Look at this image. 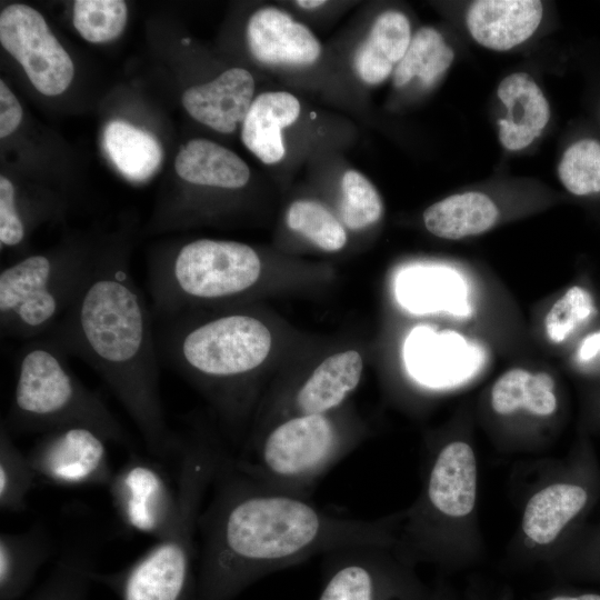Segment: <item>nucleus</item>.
<instances>
[{
	"instance_id": "obj_8",
	"label": "nucleus",
	"mask_w": 600,
	"mask_h": 600,
	"mask_svg": "<svg viewBox=\"0 0 600 600\" xmlns=\"http://www.w3.org/2000/svg\"><path fill=\"white\" fill-rule=\"evenodd\" d=\"M328 413L293 416L280 422L259 441L252 456L233 458L236 463L272 488L307 496L351 447Z\"/></svg>"
},
{
	"instance_id": "obj_15",
	"label": "nucleus",
	"mask_w": 600,
	"mask_h": 600,
	"mask_svg": "<svg viewBox=\"0 0 600 600\" xmlns=\"http://www.w3.org/2000/svg\"><path fill=\"white\" fill-rule=\"evenodd\" d=\"M536 0H478L470 4L466 22L472 38L497 51L510 50L528 40L542 19Z\"/></svg>"
},
{
	"instance_id": "obj_24",
	"label": "nucleus",
	"mask_w": 600,
	"mask_h": 600,
	"mask_svg": "<svg viewBox=\"0 0 600 600\" xmlns=\"http://www.w3.org/2000/svg\"><path fill=\"white\" fill-rule=\"evenodd\" d=\"M464 343L456 333L416 329L407 342V363L412 373L427 383L449 381L468 363Z\"/></svg>"
},
{
	"instance_id": "obj_32",
	"label": "nucleus",
	"mask_w": 600,
	"mask_h": 600,
	"mask_svg": "<svg viewBox=\"0 0 600 600\" xmlns=\"http://www.w3.org/2000/svg\"><path fill=\"white\" fill-rule=\"evenodd\" d=\"M288 227L326 251H338L347 242L342 223L322 204L311 200L294 201L287 211Z\"/></svg>"
},
{
	"instance_id": "obj_14",
	"label": "nucleus",
	"mask_w": 600,
	"mask_h": 600,
	"mask_svg": "<svg viewBox=\"0 0 600 600\" xmlns=\"http://www.w3.org/2000/svg\"><path fill=\"white\" fill-rule=\"evenodd\" d=\"M254 81L242 68H231L212 81L190 87L182 104L197 121L222 133L233 132L252 103Z\"/></svg>"
},
{
	"instance_id": "obj_6",
	"label": "nucleus",
	"mask_w": 600,
	"mask_h": 600,
	"mask_svg": "<svg viewBox=\"0 0 600 600\" xmlns=\"http://www.w3.org/2000/svg\"><path fill=\"white\" fill-rule=\"evenodd\" d=\"M261 274V260L248 244L199 239L157 257L147 271L153 318L193 308L196 303L238 297Z\"/></svg>"
},
{
	"instance_id": "obj_27",
	"label": "nucleus",
	"mask_w": 600,
	"mask_h": 600,
	"mask_svg": "<svg viewBox=\"0 0 600 600\" xmlns=\"http://www.w3.org/2000/svg\"><path fill=\"white\" fill-rule=\"evenodd\" d=\"M554 382L547 372L531 373L513 368L500 376L491 389V406L499 414L519 409L537 416H549L557 408Z\"/></svg>"
},
{
	"instance_id": "obj_3",
	"label": "nucleus",
	"mask_w": 600,
	"mask_h": 600,
	"mask_svg": "<svg viewBox=\"0 0 600 600\" xmlns=\"http://www.w3.org/2000/svg\"><path fill=\"white\" fill-rule=\"evenodd\" d=\"M178 504L167 531L128 567L94 572L120 600H193L198 522L224 452L200 438H179Z\"/></svg>"
},
{
	"instance_id": "obj_5",
	"label": "nucleus",
	"mask_w": 600,
	"mask_h": 600,
	"mask_svg": "<svg viewBox=\"0 0 600 600\" xmlns=\"http://www.w3.org/2000/svg\"><path fill=\"white\" fill-rule=\"evenodd\" d=\"M154 319L160 362L201 382L227 383L224 404L229 409L231 382L246 377L267 359L271 333L247 313H227L191 320L184 312Z\"/></svg>"
},
{
	"instance_id": "obj_18",
	"label": "nucleus",
	"mask_w": 600,
	"mask_h": 600,
	"mask_svg": "<svg viewBox=\"0 0 600 600\" xmlns=\"http://www.w3.org/2000/svg\"><path fill=\"white\" fill-rule=\"evenodd\" d=\"M300 114V102L286 91L259 94L242 121L243 144L262 162H279L286 152L282 129L291 126Z\"/></svg>"
},
{
	"instance_id": "obj_10",
	"label": "nucleus",
	"mask_w": 600,
	"mask_h": 600,
	"mask_svg": "<svg viewBox=\"0 0 600 600\" xmlns=\"http://www.w3.org/2000/svg\"><path fill=\"white\" fill-rule=\"evenodd\" d=\"M108 440L84 426L48 431L27 454L37 478L61 487L108 486Z\"/></svg>"
},
{
	"instance_id": "obj_19",
	"label": "nucleus",
	"mask_w": 600,
	"mask_h": 600,
	"mask_svg": "<svg viewBox=\"0 0 600 600\" xmlns=\"http://www.w3.org/2000/svg\"><path fill=\"white\" fill-rule=\"evenodd\" d=\"M362 373L359 352L336 353L320 363L294 397L298 414H323L339 407L357 388Z\"/></svg>"
},
{
	"instance_id": "obj_17",
	"label": "nucleus",
	"mask_w": 600,
	"mask_h": 600,
	"mask_svg": "<svg viewBox=\"0 0 600 600\" xmlns=\"http://www.w3.org/2000/svg\"><path fill=\"white\" fill-rule=\"evenodd\" d=\"M498 98L508 110L499 120V139L510 151L528 147L538 138L550 119V107L539 86L528 73L506 77L497 90Z\"/></svg>"
},
{
	"instance_id": "obj_25",
	"label": "nucleus",
	"mask_w": 600,
	"mask_h": 600,
	"mask_svg": "<svg viewBox=\"0 0 600 600\" xmlns=\"http://www.w3.org/2000/svg\"><path fill=\"white\" fill-rule=\"evenodd\" d=\"M587 492L570 483H554L528 501L522 519L523 532L538 544L552 542L584 507Z\"/></svg>"
},
{
	"instance_id": "obj_23",
	"label": "nucleus",
	"mask_w": 600,
	"mask_h": 600,
	"mask_svg": "<svg viewBox=\"0 0 600 600\" xmlns=\"http://www.w3.org/2000/svg\"><path fill=\"white\" fill-rule=\"evenodd\" d=\"M49 554L50 541L39 527L23 532H2L0 600H18L29 589Z\"/></svg>"
},
{
	"instance_id": "obj_30",
	"label": "nucleus",
	"mask_w": 600,
	"mask_h": 600,
	"mask_svg": "<svg viewBox=\"0 0 600 600\" xmlns=\"http://www.w3.org/2000/svg\"><path fill=\"white\" fill-rule=\"evenodd\" d=\"M94 572L90 553L66 551L29 600H87Z\"/></svg>"
},
{
	"instance_id": "obj_22",
	"label": "nucleus",
	"mask_w": 600,
	"mask_h": 600,
	"mask_svg": "<svg viewBox=\"0 0 600 600\" xmlns=\"http://www.w3.org/2000/svg\"><path fill=\"white\" fill-rule=\"evenodd\" d=\"M499 211L484 193L468 191L444 198L423 212L429 232L448 240L483 233L497 222Z\"/></svg>"
},
{
	"instance_id": "obj_2",
	"label": "nucleus",
	"mask_w": 600,
	"mask_h": 600,
	"mask_svg": "<svg viewBox=\"0 0 600 600\" xmlns=\"http://www.w3.org/2000/svg\"><path fill=\"white\" fill-rule=\"evenodd\" d=\"M106 382L159 458L176 454L160 394L154 319L122 251L96 254L77 298L44 336Z\"/></svg>"
},
{
	"instance_id": "obj_21",
	"label": "nucleus",
	"mask_w": 600,
	"mask_h": 600,
	"mask_svg": "<svg viewBox=\"0 0 600 600\" xmlns=\"http://www.w3.org/2000/svg\"><path fill=\"white\" fill-rule=\"evenodd\" d=\"M411 38L410 23L403 13H381L356 52L354 69L358 76L369 84L384 81L403 58Z\"/></svg>"
},
{
	"instance_id": "obj_9",
	"label": "nucleus",
	"mask_w": 600,
	"mask_h": 600,
	"mask_svg": "<svg viewBox=\"0 0 600 600\" xmlns=\"http://www.w3.org/2000/svg\"><path fill=\"white\" fill-rule=\"evenodd\" d=\"M0 42L40 93L58 96L71 83L73 62L36 9L21 3L6 7L0 14Z\"/></svg>"
},
{
	"instance_id": "obj_13",
	"label": "nucleus",
	"mask_w": 600,
	"mask_h": 600,
	"mask_svg": "<svg viewBox=\"0 0 600 600\" xmlns=\"http://www.w3.org/2000/svg\"><path fill=\"white\" fill-rule=\"evenodd\" d=\"M247 40L252 56L266 64H312L321 52L318 39L304 24L273 7L252 13Z\"/></svg>"
},
{
	"instance_id": "obj_11",
	"label": "nucleus",
	"mask_w": 600,
	"mask_h": 600,
	"mask_svg": "<svg viewBox=\"0 0 600 600\" xmlns=\"http://www.w3.org/2000/svg\"><path fill=\"white\" fill-rule=\"evenodd\" d=\"M113 507L131 530L161 537L170 527L178 504L177 486L153 461L132 453L108 484Z\"/></svg>"
},
{
	"instance_id": "obj_1",
	"label": "nucleus",
	"mask_w": 600,
	"mask_h": 600,
	"mask_svg": "<svg viewBox=\"0 0 600 600\" xmlns=\"http://www.w3.org/2000/svg\"><path fill=\"white\" fill-rule=\"evenodd\" d=\"M198 522L193 600H233L258 580L318 554L381 541L379 526L272 488L223 454Z\"/></svg>"
},
{
	"instance_id": "obj_39",
	"label": "nucleus",
	"mask_w": 600,
	"mask_h": 600,
	"mask_svg": "<svg viewBox=\"0 0 600 600\" xmlns=\"http://www.w3.org/2000/svg\"><path fill=\"white\" fill-rule=\"evenodd\" d=\"M600 351V331L588 336L579 348V358L589 360Z\"/></svg>"
},
{
	"instance_id": "obj_12",
	"label": "nucleus",
	"mask_w": 600,
	"mask_h": 600,
	"mask_svg": "<svg viewBox=\"0 0 600 600\" xmlns=\"http://www.w3.org/2000/svg\"><path fill=\"white\" fill-rule=\"evenodd\" d=\"M376 546H352L327 553L318 600H400L399 590L376 562Z\"/></svg>"
},
{
	"instance_id": "obj_40",
	"label": "nucleus",
	"mask_w": 600,
	"mask_h": 600,
	"mask_svg": "<svg viewBox=\"0 0 600 600\" xmlns=\"http://www.w3.org/2000/svg\"><path fill=\"white\" fill-rule=\"evenodd\" d=\"M549 600H600V594L584 593L580 596H556Z\"/></svg>"
},
{
	"instance_id": "obj_34",
	"label": "nucleus",
	"mask_w": 600,
	"mask_h": 600,
	"mask_svg": "<svg viewBox=\"0 0 600 600\" xmlns=\"http://www.w3.org/2000/svg\"><path fill=\"white\" fill-rule=\"evenodd\" d=\"M558 176L576 196L600 192V142L581 139L571 144L561 158Z\"/></svg>"
},
{
	"instance_id": "obj_33",
	"label": "nucleus",
	"mask_w": 600,
	"mask_h": 600,
	"mask_svg": "<svg viewBox=\"0 0 600 600\" xmlns=\"http://www.w3.org/2000/svg\"><path fill=\"white\" fill-rule=\"evenodd\" d=\"M127 18V4L122 0H77L73 4V26L84 40L92 43L118 38Z\"/></svg>"
},
{
	"instance_id": "obj_29",
	"label": "nucleus",
	"mask_w": 600,
	"mask_h": 600,
	"mask_svg": "<svg viewBox=\"0 0 600 600\" xmlns=\"http://www.w3.org/2000/svg\"><path fill=\"white\" fill-rule=\"evenodd\" d=\"M398 298L413 312L461 308V291L448 271L416 269L406 271L398 281ZM456 311V310H454Z\"/></svg>"
},
{
	"instance_id": "obj_4",
	"label": "nucleus",
	"mask_w": 600,
	"mask_h": 600,
	"mask_svg": "<svg viewBox=\"0 0 600 600\" xmlns=\"http://www.w3.org/2000/svg\"><path fill=\"white\" fill-rule=\"evenodd\" d=\"M67 358L47 337L28 340L17 357L11 403L1 423L12 436L84 426L108 442H126L121 423L100 394L74 376Z\"/></svg>"
},
{
	"instance_id": "obj_41",
	"label": "nucleus",
	"mask_w": 600,
	"mask_h": 600,
	"mask_svg": "<svg viewBox=\"0 0 600 600\" xmlns=\"http://www.w3.org/2000/svg\"><path fill=\"white\" fill-rule=\"evenodd\" d=\"M299 7L304 9H313L326 3L323 0H300L296 2Z\"/></svg>"
},
{
	"instance_id": "obj_37",
	"label": "nucleus",
	"mask_w": 600,
	"mask_h": 600,
	"mask_svg": "<svg viewBox=\"0 0 600 600\" xmlns=\"http://www.w3.org/2000/svg\"><path fill=\"white\" fill-rule=\"evenodd\" d=\"M16 188L4 176L0 177V242L1 248H17L27 236L16 218L13 202Z\"/></svg>"
},
{
	"instance_id": "obj_35",
	"label": "nucleus",
	"mask_w": 600,
	"mask_h": 600,
	"mask_svg": "<svg viewBox=\"0 0 600 600\" xmlns=\"http://www.w3.org/2000/svg\"><path fill=\"white\" fill-rule=\"evenodd\" d=\"M343 199L341 217L344 224L353 230L377 222L382 214V201L373 184L360 172L347 171L342 177Z\"/></svg>"
},
{
	"instance_id": "obj_7",
	"label": "nucleus",
	"mask_w": 600,
	"mask_h": 600,
	"mask_svg": "<svg viewBox=\"0 0 600 600\" xmlns=\"http://www.w3.org/2000/svg\"><path fill=\"white\" fill-rule=\"evenodd\" d=\"M96 254L78 248L29 254L0 271V329L3 337L47 336L66 314Z\"/></svg>"
},
{
	"instance_id": "obj_36",
	"label": "nucleus",
	"mask_w": 600,
	"mask_h": 600,
	"mask_svg": "<svg viewBox=\"0 0 600 600\" xmlns=\"http://www.w3.org/2000/svg\"><path fill=\"white\" fill-rule=\"evenodd\" d=\"M594 313L590 293L578 286L569 288L549 309L544 318L546 333L560 343Z\"/></svg>"
},
{
	"instance_id": "obj_16",
	"label": "nucleus",
	"mask_w": 600,
	"mask_h": 600,
	"mask_svg": "<svg viewBox=\"0 0 600 600\" xmlns=\"http://www.w3.org/2000/svg\"><path fill=\"white\" fill-rule=\"evenodd\" d=\"M477 493V463L469 444L454 441L438 454L428 481L427 498L431 507L448 517L470 513Z\"/></svg>"
},
{
	"instance_id": "obj_31",
	"label": "nucleus",
	"mask_w": 600,
	"mask_h": 600,
	"mask_svg": "<svg viewBox=\"0 0 600 600\" xmlns=\"http://www.w3.org/2000/svg\"><path fill=\"white\" fill-rule=\"evenodd\" d=\"M38 479L27 454L17 447L13 436L0 427V508L2 511L21 512L27 507V496Z\"/></svg>"
},
{
	"instance_id": "obj_20",
	"label": "nucleus",
	"mask_w": 600,
	"mask_h": 600,
	"mask_svg": "<svg viewBox=\"0 0 600 600\" xmlns=\"http://www.w3.org/2000/svg\"><path fill=\"white\" fill-rule=\"evenodd\" d=\"M174 168L184 181L222 189H239L247 184L250 170L231 150L206 139H193L182 146Z\"/></svg>"
},
{
	"instance_id": "obj_38",
	"label": "nucleus",
	"mask_w": 600,
	"mask_h": 600,
	"mask_svg": "<svg viewBox=\"0 0 600 600\" xmlns=\"http://www.w3.org/2000/svg\"><path fill=\"white\" fill-rule=\"evenodd\" d=\"M22 108L3 80L0 81V137L11 134L20 124Z\"/></svg>"
},
{
	"instance_id": "obj_28",
	"label": "nucleus",
	"mask_w": 600,
	"mask_h": 600,
	"mask_svg": "<svg viewBox=\"0 0 600 600\" xmlns=\"http://www.w3.org/2000/svg\"><path fill=\"white\" fill-rule=\"evenodd\" d=\"M453 58V50L437 30L421 28L393 70V83L400 88L418 78L422 84L432 86L451 66Z\"/></svg>"
},
{
	"instance_id": "obj_26",
	"label": "nucleus",
	"mask_w": 600,
	"mask_h": 600,
	"mask_svg": "<svg viewBox=\"0 0 600 600\" xmlns=\"http://www.w3.org/2000/svg\"><path fill=\"white\" fill-rule=\"evenodd\" d=\"M102 142L110 160L131 181L149 179L161 164L163 151L156 137L123 120L106 126Z\"/></svg>"
}]
</instances>
